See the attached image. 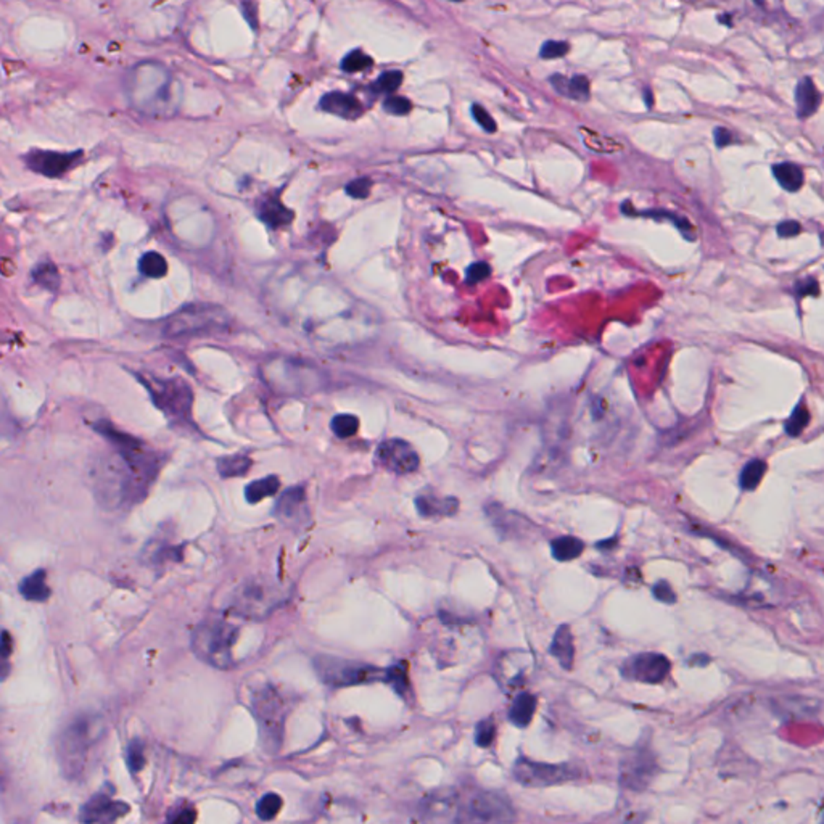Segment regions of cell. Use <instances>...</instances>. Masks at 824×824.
I'll return each mask as SVG.
<instances>
[{
	"label": "cell",
	"mask_w": 824,
	"mask_h": 824,
	"mask_svg": "<svg viewBox=\"0 0 824 824\" xmlns=\"http://www.w3.org/2000/svg\"><path fill=\"white\" fill-rule=\"evenodd\" d=\"M231 317L227 311L218 304L192 303L173 314L163 327V335L168 338H182L192 335H204L226 330Z\"/></svg>",
	"instance_id": "5"
},
{
	"label": "cell",
	"mask_w": 824,
	"mask_h": 824,
	"mask_svg": "<svg viewBox=\"0 0 824 824\" xmlns=\"http://www.w3.org/2000/svg\"><path fill=\"white\" fill-rule=\"evenodd\" d=\"M375 461L383 469L398 475L416 472L421 464V457L411 446V443L399 440V438H392V440L380 443L375 451Z\"/></svg>",
	"instance_id": "12"
},
{
	"label": "cell",
	"mask_w": 824,
	"mask_h": 824,
	"mask_svg": "<svg viewBox=\"0 0 824 824\" xmlns=\"http://www.w3.org/2000/svg\"><path fill=\"white\" fill-rule=\"evenodd\" d=\"M584 551V542L575 536H560L552 540L551 552L556 560L569 562L578 559L581 552Z\"/></svg>",
	"instance_id": "28"
},
{
	"label": "cell",
	"mask_w": 824,
	"mask_h": 824,
	"mask_svg": "<svg viewBox=\"0 0 824 824\" xmlns=\"http://www.w3.org/2000/svg\"><path fill=\"white\" fill-rule=\"evenodd\" d=\"M239 630L222 618H208L192 633V651L198 659L214 668H231L233 665L232 649Z\"/></svg>",
	"instance_id": "4"
},
{
	"label": "cell",
	"mask_w": 824,
	"mask_h": 824,
	"mask_svg": "<svg viewBox=\"0 0 824 824\" xmlns=\"http://www.w3.org/2000/svg\"><path fill=\"white\" fill-rule=\"evenodd\" d=\"M472 116H474V120L478 123V126L482 127L483 131H487L488 134L496 132V129H498L496 121L489 116V113L482 107V105H478V103L472 105Z\"/></svg>",
	"instance_id": "46"
},
{
	"label": "cell",
	"mask_w": 824,
	"mask_h": 824,
	"mask_svg": "<svg viewBox=\"0 0 824 824\" xmlns=\"http://www.w3.org/2000/svg\"><path fill=\"white\" fill-rule=\"evenodd\" d=\"M671 664L664 654L646 652L630 659L623 666V675L626 678L640 681L646 684L662 683L670 673Z\"/></svg>",
	"instance_id": "14"
},
{
	"label": "cell",
	"mask_w": 824,
	"mask_h": 824,
	"mask_svg": "<svg viewBox=\"0 0 824 824\" xmlns=\"http://www.w3.org/2000/svg\"><path fill=\"white\" fill-rule=\"evenodd\" d=\"M514 779L525 788H547V785L564 784L578 779L580 771L569 763L551 765L528 760L525 757L517 759L512 768Z\"/></svg>",
	"instance_id": "10"
},
{
	"label": "cell",
	"mask_w": 824,
	"mask_h": 824,
	"mask_svg": "<svg viewBox=\"0 0 824 824\" xmlns=\"http://www.w3.org/2000/svg\"><path fill=\"white\" fill-rule=\"evenodd\" d=\"M269 593H273V589L266 588V586L261 583L244 584L242 586V589H239L235 594L232 609L237 613H242V615H249V617L263 615V613H268L271 611V606H273V604L279 602V601H274L275 593L271 594V596H269Z\"/></svg>",
	"instance_id": "15"
},
{
	"label": "cell",
	"mask_w": 824,
	"mask_h": 824,
	"mask_svg": "<svg viewBox=\"0 0 824 824\" xmlns=\"http://www.w3.org/2000/svg\"><path fill=\"white\" fill-rule=\"evenodd\" d=\"M145 385L151 401L171 422L180 427H193L192 406L193 392L184 380L180 379H147L137 375Z\"/></svg>",
	"instance_id": "6"
},
{
	"label": "cell",
	"mask_w": 824,
	"mask_h": 824,
	"mask_svg": "<svg viewBox=\"0 0 824 824\" xmlns=\"http://www.w3.org/2000/svg\"><path fill=\"white\" fill-rule=\"evenodd\" d=\"M383 109L394 116H403L408 114L412 109V103L406 97H399V95H392L383 102Z\"/></svg>",
	"instance_id": "43"
},
{
	"label": "cell",
	"mask_w": 824,
	"mask_h": 824,
	"mask_svg": "<svg viewBox=\"0 0 824 824\" xmlns=\"http://www.w3.org/2000/svg\"><path fill=\"white\" fill-rule=\"evenodd\" d=\"M280 520L297 522L306 514V493L303 487H293L284 492L274 509Z\"/></svg>",
	"instance_id": "19"
},
{
	"label": "cell",
	"mask_w": 824,
	"mask_h": 824,
	"mask_svg": "<svg viewBox=\"0 0 824 824\" xmlns=\"http://www.w3.org/2000/svg\"><path fill=\"white\" fill-rule=\"evenodd\" d=\"M810 423V412L808 409L805 408L803 403L797 404V408L794 409V412L790 414L789 421L785 422V433H788L789 436H799L800 433H802L807 425Z\"/></svg>",
	"instance_id": "36"
},
{
	"label": "cell",
	"mask_w": 824,
	"mask_h": 824,
	"mask_svg": "<svg viewBox=\"0 0 824 824\" xmlns=\"http://www.w3.org/2000/svg\"><path fill=\"white\" fill-rule=\"evenodd\" d=\"M557 92L564 97L578 100V102H586L589 100V79L586 76H573L571 79H567L562 74H554L549 79Z\"/></svg>",
	"instance_id": "23"
},
{
	"label": "cell",
	"mask_w": 824,
	"mask_h": 824,
	"mask_svg": "<svg viewBox=\"0 0 824 824\" xmlns=\"http://www.w3.org/2000/svg\"><path fill=\"white\" fill-rule=\"evenodd\" d=\"M253 713L258 720L261 741L269 752H277L284 739L285 702L274 688H264L253 695Z\"/></svg>",
	"instance_id": "7"
},
{
	"label": "cell",
	"mask_w": 824,
	"mask_h": 824,
	"mask_svg": "<svg viewBox=\"0 0 824 824\" xmlns=\"http://www.w3.org/2000/svg\"><path fill=\"white\" fill-rule=\"evenodd\" d=\"M92 427L113 447L94 467V492L98 501L112 511L142 501L158 475L165 457L147 450L144 443L118 430L105 419L92 423Z\"/></svg>",
	"instance_id": "1"
},
{
	"label": "cell",
	"mask_w": 824,
	"mask_h": 824,
	"mask_svg": "<svg viewBox=\"0 0 824 824\" xmlns=\"http://www.w3.org/2000/svg\"><path fill=\"white\" fill-rule=\"evenodd\" d=\"M451 2H462V0H451Z\"/></svg>",
	"instance_id": "55"
},
{
	"label": "cell",
	"mask_w": 824,
	"mask_h": 824,
	"mask_svg": "<svg viewBox=\"0 0 824 824\" xmlns=\"http://www.w3.org/2000/svg\"><path fill=\"white\" fill-rule=\"evenodd\" d=\"M773 176L781 187L788 192H797L803 185V171L794 163H778L773 166Z\"/></svg>",
	"instance_id": "27"
},
{
	"label": "cell",
	"mask_w": 824,
	"mask_h": 824,
	"mask_svg": "<svg viewBox=\"0 0 824 824\" xmlns=\"http://www.w3.org/2000/svg\"><path fill=\"white\" fill-rule=\"evenodd\" d=\"M570 50V45L567 44L564 41H547L542 44L541 50H540V55L542 59H559V56H565L569 54Z\"/></svg>",
	"instance_id": "45"
},
{
	"label": "cell",
	"mask_w": 824,
	"mask_h": 824,
	"mask_svg": "<svg viewBox=\"0 0 824 824\" xmlns=\"http://www.w3.org/2000/svg\"><path fill=\"white\" fill-rule=\"evenodd\" d=\"M126 760H127V766H129L132 774H137L145 766L144 744H142L139 739H132L129 744H127Z\"/></svg>",
	"instance_id": "39"
},
{
	"label": "cell",
	"mask_w": 824,
	"mask_h": 824,
	"mask_svg": "<svg viewBox=\"0 0 824 824\" xmlns=\"http://www.w3.org/2000/svg\"><path fill=\"white\" fill-rule=\"evenodd\" d=\"M32 279L36 280L41 287L47 290H56L60 287V273L54 263H41L37 264L32 271Z\"/></svg>",
	"instance_id": "34"
},
{
	"label": "cell",
	"mask_w": 824,
	"mask_h": 824,
	"mask_svg": "<svg viewBox=\"0 0 824 824\" xmlns=\"http://www.w3.org/2000/svg\"><path fill=\"white\" fill-rule=\"evenodd\" d=\"M383 681L392 686V688L397 690V694L401 695V697H406V694H409V688H411L408 678V664L397 662L394 665L388 666V668L385 670Z\"/></svg>",
	"instance_id": "31"
},
{
	"label": "cell",
	"mask_w": 824,
	"mask_h": 824,
	"mask_svg": "<svg viewBox=\"0 0 824 824\" xmlns=\"http://www.w3.org/2000/svg\"><path fill=\"white\" fill-rule=\"evenodd\" d=\"M103 736L102 718L79 715L63 728L56 741V757L63 774L76 779L83 774L90 759V752Z\"/></svg>",
	"instance_id": "2"
},
{
	"label": "cell",
	"mask_w": 824,
	"mask_h": 824,
	"mask_svg": "<svg viewBox=\"0 0 824 824\" xmlns=\"http://www.w3.org/2000/svg\"><path fill=\"white\" fill-rule=\"evenodd\" d=\"M457 810H459L457 808V795L454 792H450V790L430 795V797L423 800L422 805V813L425 814L428 819L446 818L447 813L457 814Z\"/></svg>",
	"instance_id": "25"
},
{
	"label": "cell",
	"mask_w": 824,
	"mask_h": 824,
	"mask_svg": "<svg viewBox=\"0 0 824 824\" xmlns=\"http://www.w3.org/2000/svg\"><path fill=\"white\" fill-rule=\"evenodd\" d=\"M370 189H372V180L369 178H359V179H355L351 180L350 184H346V193L350 195L352 198H358V200H363V198H368L369 193H370Z\"/></svg>",
	"instance_id": "44"
},
{
	"label": "cell",
	"mask_w": 824,
	"mask_h": 824,
	"mask_svg": "<svg viewBox=\"0 0 824 824\" xmlns=\"http://www.w3.org/2000/svg\"><path fill=\"white\" fill-rule=\"evenodd\" d=\"M536 704L538 700L535 695L530 693H520L514 699L511 708H509V721L517 728L528 726L531 723L533 717H535Z\"/></svg>",
	"instance_id": "24"
},
{
	"label": "cell",
	"mask_w": 824,
	"mask_h": 824,
	"mask_svg": "<svg viewBox=\"0 0 824 824\" xmlns=\"http://www.w3.org/2000/svg\"><path fill=\"white\" fill-rule=\"evenodd\" d=\"M372 65L374 60L368 54H364L363 50H352L341 60V70L346 71V73H358V71L370 68Z\"/></svg>",
	"instance_id": "38"
},
{
	"label": "cell",
	"mask_w": 824,
	"mask_h": 824,
	"mask_svg": "<svg viewBox=\"0 0 824 824\" xmlns=\"http://www.w3.org/2000/svg\"><path fill=\"white\" fill-rule=\"evenodd\" d=\"M778 235L783 237V239H790V237H795L797 233L802 231V227H800V224L797 221H783L778 224Z\"/></svg>",
	"instance_id": "50"
},
{
	"label": "cell",
	"mask_w": 824,
	"mask_h": 824,
	"mask_svg": "<svg viewBox=\"0 0 824 824\" xmlns=\"http://www.w3.org/2000/svg\"><path fill=\"white\" fill-rule=\"evenodd\" d=\"M324 112L335 114V116L345 118V120H356L363 114L364 108L363 105L355 95L345 94V92H328L324 95L319 102Z\"/></svg>",
	"instance_id": "18"
},
{
	"label": "cell",
	"mask_w": 824,
	"mask_h": 824,
	"mask_svg": "<svg viewBox=\"0 0 824 824\" xmlns=\"http://www.w3.org/2000/svg\"><path fill=\"white\" fill-rule=\"evenodd\" d=\"M332 432L338 438H350L359 430V419L352 414H338L330 422Z\"/></svg>",
	"instance_id": "35"
},
{
	"label": "cell",
	"mask_w": 824,
	"mask_h": 824,
	"mask_svg": "<svg viewBox=\"0 0 824 824\" xmlns=\"http://www.w3.org/2000/svg\"><path fill=\"white\" fill-rule=\"evenodd\" d=\"M516 819V808L506 795L483 790L472 795L457 810L454 821L459 823H509Z\"/></svg>",
	"instance_id": "8"
},
{
	"label": "cell",
	"mask_w": 824,
	"mask_h": 824,
	"mask_svg": "<svg viewBox=\"0 0 824 824\" xmlns=\"http://www.w3.org/2000/svg\"><path fill=\"white\" fill-rule=\"evenodd\" d=\"M256 211L263 222L273 229H280L288 226L295 219L292 209H288L280 202L279 193H268L261 197L256 203Z\"/></svg>",
	"instance_id": "17"
},
{
	"label": "cell",
	"mask_w": 824,
	"mask_h": 824,
	"mask_svg": "<svg viewBox=\"0 0 824 824\" xmlns=\"http://www.w3.org/2000/svg\"><path fill=\"white\" fill-rule=\"evenodd\" d=\"M253 465V461L246 454H233L221 457L218 461V472L222 478L244 477Z\"/></svg>",
	"instance_id": "29"
},
{
	"label": "cell",
	"mask_w": 824,
	"mask_h": 824,
	"mask_svg": "<svg viewBox=\"0 0 824 824\" xmlns=\"http://www.w3.org/2000/svg\"><path fill=\"white\" fill-rule=\"evenodd\" d=\"M282 805H284V802H282V799H280V795L266 794L260 799L258 805H256V814H258L263 821H269V819L277 816L280 808H282Z\"/></svg>",
	"instance_id": "37"
},
{
	"label": "cell",
	"mask_w": 824,
	"mask_h": 824,
	"mask_svg": "<svg viewBox=\"0 0 824 824\" xmlns=\"http://www.w3.org/2000/svg\"><path fill=\"white\" fill-rule=\"evenodd\" d=\"M319 676L324 683L335 688L372 683L383 679L385 670L380 671L372 665L359 664V662L335 659V657H319L314 662Z\"/></svg>",
	"instance_id": "9"
},
{
	"label": "cell",
	"mask_w": 824,
	"mask_h": 824,
	"mask_svg": "<svg viewBox=\"0 0 824 824\" xmlns=\"http://www.w3.org/2000/svg\"><path fill=\"white\" fill-rule=\"evenodd\" d=\"M795 103H797V116L800 120H807L813 116L821 103V94L816 89L812 78H803L797 83L795 87Z\"/></svg>",
	"instance_id": "22"
},
{
	"label": "cell",
	"mask_w": 824,
	"mask_h": 824,
	"mask_svg": "<svg viewBox=\"0 0 824 824\" xmlns=\"http://www.w3.org/2000/svg\"><path fill=\"white\" fill-rule=\"evenodd\" d=\"M489 274H492V268H489L488 263H483V261H477V263L470 264V268L467 269L465 273V280L467 284L474 285V284H478L482 282V280L488 279Z\"/></svg>",
	"instance_id": "47"
},
{
	"label": "cell",
	"mask_w": 824,
	"mask_h": 824,
	"mask_svg": "<svg viewBox=\"0 0 824 824\" xmlns=\"http://www.w3.org/2000/svg\"><path fill=\"white\" fill-rule=\"evenodd\" d=\"M83 151H71V154H61V151H47V150H32L25 156V163L31 171L45 178H61L79 163L83 158Z\"/></svg>",
	"instance_id": "13"
},
{
	"label": "cell",
	"mask_w": 824,
	"mask_h": 824,
	"mask_svg": "<svg viewBox=\"0 0 824 824\" xmlns=\"http://www.w3.org/2000/svg\"><path fill=\"white\" fill-rule=\"evenodd\" d=\"M279 488H280L279 477H275V475H269V477H264L261 480H255V482H251L249 487L245 488V498L250 504H255V503L263 501V499L269 498V496H274V494L279 492Z\"/></svg>",
	"instance_id": "30"
},
{
	"label": "cell",
	"mask_w": 824,
	"mask_h": 824,
	"mask_svg": "<svg viewBox=\"0 0 824 824\" xmlns=\"http://www.w3.org/2000/svg\"><path fill=\"white\" fill-rule=\"evenodd\" d=\"M655 774L657 761L649 747H636L620 761V784L635 792L649 788Z\"/></svg>",
	"instance_id": "11"
},
{
	"label": "cell",
	"mask_w": 824,
	"mask_h": 824,
	"mask_svg": "<svg viewBox=\"0 0 824 824\" xmlns=\"http://www.w3.org/2000/svg\"><path fill=\"white\" fill-rule=\"evenodd\" d=\"M129 812V805L112 800L108 795L97 794L81 808V821L84 823H113Z\"/></svg>",
	"instance_id": "16"
},
{
	"label": "cell",
	"mask_w": 824,
	"mask_h": 824,
	"mask_svg": "<svg viewBox=\"0 0 824 824\" xmlns=\"http://www.w3.org/2000/svg\"><path fill=\"white\" fill-rule=\"evenodd\" d=\"M127 94L140 112L151 114L171 113L169 105L174 103V83L168 71L160 65L140 63L127 76Z\"/></svg>",
	"instance_id": "3"
},
{
	"label": "cell",
	"mask_w": 824,
	"mask_h": 824,
	"mask_svg": "<svg viewBox=\"0 0 824 824\" xmlns=\"http://www.w3.org/2000/svg\"><path fill=\"white\" fill-rule=\"evenodd\" d=\"M169 821L173 823H192L195 819V812L193 810H182V812H174V814H171L168 818Z\"/></svg>",
	"instance_id": "52"
},
{
	"label": "cell",
	"mask_w": 824,
	"mask_h": 824,
	"mask_svg": "<svg viewBox=\"0 0 824 824\" xmlns=\"http://www.w3.org/2000/svg\"><path fill=\"white\" fill-rule=\"evenodd\" d=\"M549 654L554 657L562 668L570 671L573 666L575 659V646H573V635L569 625H560L556 630V635L552 637Z\"/></svg>",
	"instance_id": "21"
},
{
	"label": "cell",
	"mask_w": 824,
	"mask_h": 824,
	"mask_svg": "<svg viewBox=\"0 0 824 824\" xmlns=\"http://www.w3.org/2000/svg\"><path fill=\"white\" fill-rule=\"evenodd\" d=\"M765 472H766V464L763 461L754 459V461L747 462V464L744 465V469H742L741 477H739L741 488L746 489V492H752V489H755L757 487H759V483L761 482V478H763Z\"/></svg>",
	"instance_id": "33"
},
{
	"label": "cell",
	"mask_w": 824,
	"mask_h": 824,
	"mask_svg": "<svg viewBox=\"0 0 824 824\" xmlns=\"http://www.w3.org/2000/svg\"><path fill=\"white\" fill-rule=\"evenodd\" d=\"M244 15L246 18V21L250 23L251 28H256V7L255 3L251 2H244Z\"/></svg>",
	"instance_id": "53"
},
{
	"label": "cell",
	"mask_w": 824,
	"mask_h": 824,
	"mask_svg": "<svg viewBox=\"0 0 824 824\" xmlns=\"http://www.w3.org/2000/svg\"><path fill=\"white\" fill-rule=\"evenodd\" d=\"M652 593H654V598L659 599L660 602H664V604H675L676 602L673 588H671L670 583H666V581H664V580L654 584Z\"/></svg>",
	"instance_id": "48"
},
{
	"label": "cell",
	"mask_w": 824,
	"mask_h": 824,
	"mask_svg": "<svg viewBox=\"0 0 824 824\" xmlns=\"http://www.w3.org/2000/svg\"><path fill=\"white\" fill-rule=\"evenodd\" d=\"M50 593L45 570H36L34 573L23 578L20 583V594L28 601L45 602L50 598Z\"/></svg>",
	"instance_id": "26"
},
{
	"label": "cell",
	"mask_w": 824,
	"mask_h": 824,
	"mask_svg": "<svg viewBox=\"0 0 824 824\" xmlns=\"http://www.w3.org/2000/svg\"><path fill=\"white\" fill-rule=\"evenodd\" d=\"M636 214H640V216L654 218V219H670V221H673L676 224V227H678L679 231L683 232L686 237H688V240H693V237H694L693 227H690V224L686 221V219H681L668 211H654V209H652V211H640V213L636 211Z\"/></svg>",
	"instance_id": "42"
},
{
	"label": "cell",
	"mask_w": 824,
	"mask_h": 824,
	"mask_svg": "<svg viewBox=\"0 0 824 824\" xmlns=\"http://www.w3.org/2000/svg\"><path fill=\"white\" fill-rule=\"evenodd\" d=\"M416 507L423 518L452 517L459 509V501L451 496L438 498L435 494H421L416 498Z\"/></svg>",
	"instance_id": "20"
},
{
	"label": "cell",
	"mask_w": 824,
	"mask_h": 824,
	"mask_svg": "<svg viewBox=\"0 0 824 824\" xmlns=\"http://www.w3.org/2000/svg\"><path fill=\"white\" fill-rule=\"evenodd\" d=\"M732 139H735V136H732V132L728 131L726 127H717L715 129V142L720 149L732 144Z\"/></svg>",
	"instance_id": "51"
},
{
	"label": "cell",
	"mask_w": 824,
	"mask_h": 824,
	"mask_svg": "<svg viewBox=\"0 0 824 824\" xmlns=\"http://www.w3.org/2000/svg\"><path fill=\"white\" fill-rule=\"evenodd\" d=\"M403 84L401 71H385L380 78L375 81L372 89L380 94H392Z\"/></svg>",
	"instance_id": "40"
},
{
	"label": "cell",
	"mask_w": 824,
	"mask_h": 824,
	"mask_svg": "<svg viewBox=\"0 0 824 824\" xmlns=\"http://www.w3.org/2000/svg\"><path fill=\"white\" fill-rule=\"evenodd\" d=\"M8 654H10V636H8L7 631H3V644H2L3 659H8Z\"/></svg>",
	"instance_id": "54"
},
{
	"label": "cell",
	"mask_w": 824,
	"mask_h": 824,
	"mask_svg": "<svg viewBox=\"0 0 824 824\" xmlns=\"http://www.w3.org/2000/svg\"><path fill=\"white\" fill-rule=\"evenodd\" d=\"M139 271L145 277L161 279L168 274V263L163 255L156 253V251H147L139 260Z\"/></svg>",
	"instance_id": "32"
},
{
	"label": "cell",
	"mask_w": 824,
	"mask_h": 824,
	"mask_svg": "<svg viewBox=\"0 0 824 824\" xmlns=\"http://www.w3.org/2000/svg\"><path fill=\"white\" fill-rule=\"evenodd\" d=\"M795 292H797L799 298L805 297V295H818L819 285L816 282V279L808 277L805 280H800V282L795 285Z\"/></svg>",
	"instance_id": "49"
},
{
	"label": "cell",
	"mask_w": 824,
	"mask_h": 824,
	"mask_svg": "<svg viewBox=\"0 0 824 824\" xmlns=\"http://www.w3.org/2000/svg\"><path fill=\"white\" fill-rule=\"evenodd\" d=\"M494 737H496V725H494L492 718L482 720L475 728V744L478 747L487 749L494 742Z\"/></svg>",
	"instance_id": "41"
}]
</instances>
